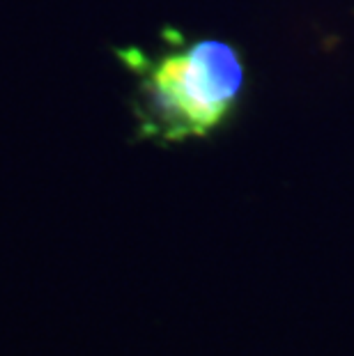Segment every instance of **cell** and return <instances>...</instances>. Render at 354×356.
<instances>
[{
	"instance_id": "1",
	"label": "cell",
	"mask_w": 354,
	"mask_h": 356,
	"mask_svg": "<svg viewBox=\"0 0 354 356\" xmlns=\"http://www.w3.org/2000/svg\"><path fill=\"white\" fill-rule=\"evenodd\" d=\"M118 58L138 79V136L159 145L209 138L244 99V56L218 37L186 40L177 30H166L163 47L152 56L131 47L118 51Z\"/></svg>"
}]
</instances>
